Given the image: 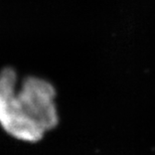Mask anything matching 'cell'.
<instances>
[{"instance_id": "1", "label": "cell", "mask_w": 155, "mask_h": 155, "mask_svg": "<svg viewBox=\"0 0 155 155\" xmlns=\"http://www.w3.org/2000/svg\"><path fill=\"white\" fill-rule=\"evenodd\" d=\"M15 83L14 71L4 69L0 73V125L17 139L38 141L46 130L58 124L54 89L35 77L24 80L18 92Z\"/></svg>"}]
</instances>
